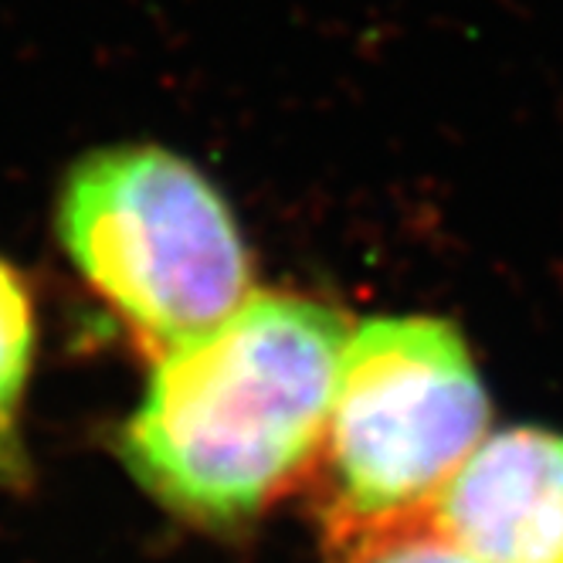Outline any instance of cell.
Instances as JSON below:
<instances>
[{
	"label": "cell",
	"mask_w": 563,
	"mask_h": 563,
	"mask_svg": "<svg viewBox=\"0 0 563 563\" xmlns=\"http://www.w3.org/2000/svg\"><path fill=\"white\" fill-rule=\"evenodd\" d=\"M346 340L340 312L252 292L218 327L156 356L119 455L190 522L255 519L323 449Z\"/></svg>",
	"instance_id": "cell-1"
},
{
	"label": "cell",
	"mask_w": 563,
	"mask_h": 563,
	"mask_svg": "<svg viewBox=\"0 0 563 563\" xmlns=\"http://www.w3.org/2000/svg\"><path fill=\"white\" fill-rule=\"evenodd\" d=\"M65 255L119 319L167 353L252 296L245 241L218 187L159 146H106L58 194Z\"/></svg>",
	"instance_id": "cell-2"
},
{
	"label": "cell",
	"mask_w": 563,
	"mask_h": 563,
	"mask_svg": "<svg viewBox=\"0 0 563 563\" xmlns=\"http://www.w3.org/2000/svg\"><path fill=\"white\" fill-rule=\"evenodd\" d=\"M489 424L462 333L434 316H374L350 333L327 424L336 522L428 509Z\"/></svg>",
	"instance_id": "cell-3"
},
{
	"label": "cell",
	"mask_w": 563,
	"mask_h": 563,
	"mask_svg": "<svg viewBox=\"0 0 563 563\" xmlns=\"http://www.w3.org/2000/svg\"><path fill=\"white\" fill-rule=\"evenodd\" d=\"M428 512L482 563H563V434L482 438Z\"/></svg>",
	"instance_id": "cell-4"
},
{
	"label": "cell",
	"mask_w": 563,
	"mask_h": 563,
	"mask_svg": "<svg viewBox=\"0 0 563 563\" xmlns=\"http://www.w3.org/2000/svg\"><path fill=\"white\" fill-rule=\"evenodd\" d=\"M34 364V302L21 272L0 258V482L24 486L21 408Z\"/></svg>",
	"instance_id": "cell-5"
},
{
	"label": "cell",
	"mask_w": 563,
	"mask_h": 563,
	"mask_svg": "<svg viewBox=\"0 0 563 563\" xmlns=\"http://www.w3.org/2000/svg\"><path fill=\"white\" fill-rule=\"evenodd\" d=\"M333 563H482L431 519L428 509L371 522H336Z\"/></svg>",
	"instance_id": "cell-6"
}]
</instances>
